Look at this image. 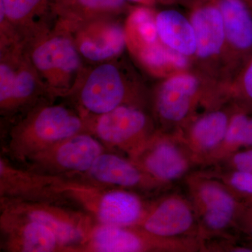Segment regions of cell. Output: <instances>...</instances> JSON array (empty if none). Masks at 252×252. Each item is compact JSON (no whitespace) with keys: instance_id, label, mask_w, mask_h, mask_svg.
I'll use <instances>...</instances> for the list:
<instances>
[{"instance_id":"1","label":"cell","mask_w":252,"mask_h":252,"mask_svg":"<svg viewBox=\"0 0 252 252\" xmlns=\"http://www.w3.org/2000/svg\"><path fill=\"white\" fill-rule=\"evenodd\" d=\"M83 132H89L88 119L75 107L49 101L13 123L6 151L13 160L23 163L48 147Z\"/></svg>"},{"instance_id":"2","label":"cell","mask_w":252,"mask_h":252,"mask_svg":"<svg viewBox=\"0 0 252 252\" xmlns=\"http://www.w3.org/2000/svg\"><path fill=\"white\" fill-rule=\"evenodd\" d=\"M56 193L77 205L96 223L136 226L145 217L152 200L127 189L94 185L81 177H56Z\"/></svg>"},{"instance_id":"3","label":"cell","mask_w":252,"mask_h":252,"mask_svg":"<svg viewBox=\"0 0 252 252\" xmlns=\"http://www.w3.org/2000/svg\"><path fill=\"white\" fill-rule=\"evenodd\" d=\"M43 85L54 98L69 97L87 67L70 32L59 25L26 41L23 46Z\"/></svg>"},{"instance_id":"4","label":"cell","mask_w":252,"mask_h":252,"mask_svg":"<svg viewBox=\"0 0 252 252\" xmlns=\"http://www.w3.org/2000/svg\"><path fill=\"white\" fill-rule=\"evenodd\" d=\"M117 59L87 68L77 89L69 96L74 107L87 119L125 104L145 106L143 89Z\"/></svg>"},{"instance_id":"5","label":"cell","mask_w":252,"mask_h":252,"mask_svg":"<svg viewBox=\"0 0 252 252\" xmlns=\"http://www.w3.org/2000/svg\"><path fill=\"white\" fill-rule=\"evenodd\" d=\"M184 182L198 218L201 243L240 235L238 223L246 206L244 200L223 182L200 170L189 175Z\"/></svg>"},{"instance_id":"6","label":"cell","mask_w":252,"mask_h":252,"mask_svg":"<svg viewBox=\"0 0 252 252\" xmlns=\"http://www.w3.org/2000/svg\"><path fill=\"white\" fill-rule=\"evenodd\" d=\"M34 68L23 45L1 49L0 114L11 124L31 109L54 101Z\"/></svg>"},{"instance_id":"7","label":"cell","mask_w":252,"mask_h":252,"mask_svg":"<svg viewBox=\"0 0 252 252\" xmlns=\"http://www.w3.org/2000/svg\"><path fill=\"white\" fill-rule=\"evenodd\" d=\"M203 76L187 70L165 77L152 96V111L157 128L178 131L194 117L208 92Z\"/></svg>"},{"instance_id":"8","label":"cell","mask_w":252,"mask_h":252,"mask_svg":"<svg viewBox=\"0 0 252 252\" xmlns=\"http://www.w3.org/2000/svg\"><path fill=\"white\" fill-rule=\"evenodd\" d=\"M67 203L1 199V208L44 225L54 233L64 252H81L95 221L82 210L64 205Z\"/></svg>"},{"instance_id":"9","label":"cell","mask_w":252,"mask_h":252,"mask_svg":"<svg viewBox=\"0 0 252 252\" xmlns=\"http://www.w3.org/2000/svg\"><path fill=\"white\" fill-rule=\"evenodd\" d=\"M89 132L104 147L133 158L158 130L145 106L125 104L111 112L89 118Z\"/></svg>"},{"instance_id":"10","label":"cell","mask_w":252,"mask_h":252,"mask_svg":"<svg viewBox=\"0 0 252 252\" xmlns=\"http://www.w3.org/2000/svg\"><path fill=\"white\" fill-rule=\"evenodd\" d=\"M131 159L154 180L172 188L200 170L198 159L179 130L158 129L143 149Z\"/></svg>"},{"instance_id":"11","label":"cell","mask_w":252,"mask_h":252,"mask_svg":"<svg viewBox=\"0 0 252 252\" xmlns=\"http://www.w3.org/2000/svg\"><path fill=\"white\" fill-rule=\"evenodd\" d=\"M105 147L89 132L57 142L23 162L26 168L60 177H82L90 170Z\"/></svg>"},{"instance_id":"12","label":"cell","mask_w":252,"mask_h":252,"mask_svg":"<svg viewBox=\"0 0 252 252\" xmlns=\"http://www.w3.org/2000/svg\"><path fill=\"white\" fill-rule=\"evenodd\" d=\"M81 252H201V243L198 240L160 238L138 225L116 226L95 222Z\"/></svg>"},{"instance_id":"13","label":"cell","mask_w":252,"mask_h":252,"mask_svg":"<svg viewBox=\"0 0 252 252\" xmlns=\"http://www.w3.org/2000/svg\"><path fill=\"white\" fill-rule=\"evenodd\" d=\"M188 5L196 40L193 60L205 77H220L219 72L227 70L226 36L221 14L212 0H191Z\"/></svg>"},{"instance_id":"14","label":"cell","mask_w":252,"mask_h":252,"mask_svg":"<svg viewBox=\"0 0 252 252\" xmlns=\"http://www.w3.org/2000/svg\"><path fill=\"white\" fill-rule=\"evenodd\" d=\"M172 189L152 198L138 226L162 238L200 241L198 218L191 200L187 193Z\"/></svg>"},{"instance_id":"15","label":"cell","mask_w":252,"mask_h":252,"mask_svg":"<svg viewBox=\"0 0 252 252\" xmlns=\"http://www.w3.org/2000/svg\"><path fill=\"white\" fill-rule=\"evenodd\" d=\"M57 24L70 32L81 58L87 62L96 64L119 59L127 48L125 24L119 17Z\"/></svg>"},{"instance_id":"16","label":"cell","mask_w":252,"mask_h":252,"mask_svg":"<svg viewBox=\"0 0 252 252\" xmlns=\"http://www.w3.org/2000/svg\"><path fill=\"white\" fill-rule=\"evenodd\" d=\"M56 0H0L1 45L24 44L56 24Z\"/></svg>"},{"instance_id":"17","label":"cell","mask_w":252,"mask_h":252,"mask_svg":"<svg viewBox=\"0 0 252 252\" xmlns=\"http://www.w3.org/2000/svg\"><path fill=\"white\" fill-rule=\"evenodd\" d=\"M78 177L94 185L132 190L149 198L173 188L154 180L130 158L107 151L96 159L87 173Z\"/></svg>"},{"instance_id":"18","label":"cell","mask_w":252,"mask_h":252,"mask_svg":"<svg viewBox=\"0 0 252 252\" xmlns=\"http://www.w3.org/2000/svg\"><path fill=\"white\" fill-rule=\"evenodd\" d=\"M235 108V104L230 103L207 109L194 116L179 130L198 159L200 170L206 166L224 140Z\"/></svg>"},{"instance_id":"19","label":"cell","mask_w":252,"mask_h":252,"mask_svg":"<svg viewBox=\"0 0 252 252\" xmlns=\"http://www.w3.org/2000/svg\"><path fill=\"white\" fill-rule=\"evenodd\" d=\"M212 1L223 18L226 67H229L230 77L233 78L252 57V11L245 0Z\"/></svg>"},{"instance_id":"20","label":"cell","mask_w":252,"mask_h":252,"mask_svg":"<svg viewBox=\"0 0 252 252\" xmlns=\"http://www.w3.org/2000/svg\"><path fill=\"white\" fill-rule=\"evenodd\" d=\"M1 246L6 252H64L54 233L44 225L1 208Z\"/></svg>"},{"instance_id":"21","label":"cell","mask_w":252,"mask_h":252,"mask_svg":"<svg viewBox=\"0 0 252 252\" xmlns=\"http://www.w3.org/2000/svg\"><path fill=\"white\" fill-rule=\"evenodd\" d=\"M56 177L44 175L0 158L1 199L65 202L56 193Z\"/></svg>"},{"instance_id":"22","label":"cell","mask_w":252,"mask_h":252,"mask_svg":"<svg viewBox=\"0 0 252 252\" xmlns=\"http://www.w3.org/2000/svg\"><path fill=\"white\" fill-rule=\"evenodd\" d=\"M156 23L159 38L164 45L189 59H193L196 40L189 16L177 10L164 9L157 12Z\"/></svg>"},{"instance_id":"23","label":"cell","mask_w":252,"mask_h":252,"mask_svg":"<svg viewBox=\"0 0 252 252\" xmlns=\"http://www.w3.org/2000/svg\"><path fill=\"white\" fill-rule=\"evenodd\" d=\"M127 0H56L57 22L74 24L94 18L119 17L130 9Z\"/></svg>"},{"instance_id":"24","label":"cell","mask_w":252,"mask_h":252,"mask_svg":"<svg viewBox=\"0 0 252 252\" xmlns=\"http://www.w3.org/2000/svg\"><path fill=\"white\" fill-rule=\"evenodd\" d=\"M156 14L152 6L131 7L125 21L127 49L131 54L161 41L158 33Z\"/></svg>"},{"instance_id":"25","label":"cell","mask_w":252,"mask_h":252,"mask_svg":"<svg viewBox=\"0 0 252 252\" xmlns=\"http://www.w3.org/2000/svg\"><path fill=\"white\" fill-rule=\"evenodd\" d=\"M224 90L225 100L252 113V57Z\"/></svg>"},{"instance_id":"26","label":"cell","mask_w":252,"mask_h":252,"mask_svg":"<svg viewBox=\"0 0 252 252\" xmlns=\"http://www.w3.org/2000/svg\"><path fill=\"white\" fill-rule=\"evenodd\" d=\"M200 171L223 182L244 201L252 200V172L215 168H205Z\"/></svg>"},{"instance_id":"27","label":"cell","mask_w":252,"mask_h":252,"mask_svg":"<svg viewBox=\"0 0 252 252\" xmlns=\"http://www.w3.org/2000/svg\"><path fill=\"white\" fill-rule=\"evenodd\" d=\"M206 168L252 172V147L239 149L215 165Z\"/></svg>"},{"instance_id":"28","label":"cell","mask_w":252,"mask_h":252,"mask_svg":"<svg viewBox=\"0 0 252 252\" xmlns=\"http://www.w3.org/2000/svg\"><path fill=\"white\" fill-rule=\"evenodd\" d=\"M238 230L240 234H243L252 241V210L247 203L239 219Z\"/></svg>"},{"instance_id":"29","label":"cell","mask_w":252,"mask_h":252,"mask_svg":"<svg viewBox=\"0 0 252 252\" xmlns=\"http://www.w3.org/2000/svg\"><path fill=\"white\" fill-rule=\"evenodd\" d=\"M250 147H252V113L248 114L240 135V148Z\"/></svg>"},{"instance_id":"30","label":"cell","mask_w":252,"mask_h":252,"mask_svg":"<svg viewBox=\"0 0 252 252\" xmlns=\"http://www.w3.org/2000/svg\"><path fill=\"white\" fill-rule=\"evenodd\" d=\"M127 1L136 3L138 5H143V6H152L153 7L157 3V0H127Z\"/></svg>"},{"instance_id":"31","label":"cell","mask_w":252,"mask_h":252,"mask_svg":"<svg viewBox=\"0 0 252 252\" xmlns=\"http://www.w3.org/2000/svg\"><path fill=\"white\" fill-rule=\"evenodd\" d=\"M191 0H157V1L162 4L172 5L175 4H189Z\"/></svg>"},{"instance_id":"32","label":"cell","mask_w":252,"mask_h":252,"mask_svg":"<svg viewBox=\"0 0 252 252\" xmlns=\"http://www.w3.org/2000/svg\"><path fill=\"white\" fill-rule=\"evenodd\" d=\"M245 1H246L247 4L250 6V9H251L252 11V0H245Z\"/></svg>"},{"instance_id":"33","label":"cell","mask_w":252,"mask_h":252,"mask_svg":"<svg viewBox=\"0 0 252 252\" xmlns=\"http://www.w3.org/2000/svg\"><path fill=\"white\" fill-rule=\"evenodd\" d=\"M249 205V207H250V208L252 210V203H246Z\"/></svg>"},{"instance_id":"34","label":"cell","mask_w":252,"mask_h":252,"mask_svg":"<svg viewBox=\"0 0 252 252\" xmlns=\"http://www.w3.org/2000/svg\"><path fill=\"white\" fill-rule=\"evenodd\" d=\"M245 203H252V200H249V201L245 202Z\"/></svg>"}]
</instances>
